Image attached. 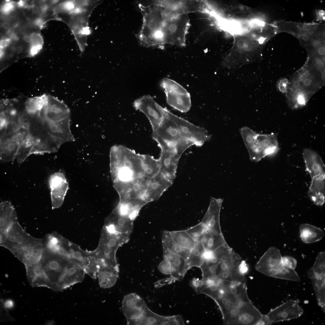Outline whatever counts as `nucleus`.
<instances>
[{
    "label": "nucleus",
    "mask_w": 325,
    "mask_h": 325,
    "mask_svg": "<svg viewBox=\"0 0 325 325\" xmlns=\"http://www.w3.org/2000/svg\"><path fill=\"white\" fill-rule=\"evenodd\" d=\"M47 280L48 288L60 291L81 282L84 269L70 259L44 250L39 263Z\"/></svg>",
    "instance_id": "f257e3e1"
},
{
    "label": "nucleus",
    "mask_w": 325,
    "mask_h": 325,
    "mask_svg": "<svg viewBox=\"0 0 325 325\" xmlns=\"http://www.w3.org/2000/svg\"><path fill=\"white\" fill-rule=\"evenodd\" d=\"M100 1H67L59 5L60 11H65L69 16L67 23L74 35L81 51L87 45V36L91 33L88 26L89 17L93 9L101 3Z\"/></svg>",
    "instance_id": "f03ea898"
},
{
    "label": "nucleus",
    "mask_w": 325,
    "mask_h": 325,
    "mask_svg": "<svg viewBox=\"0 0 325 325\" xmlns=\"http://www.w3.org/2000/svg\"><path fill=\"white\" fill-rule=\"evenodd\" d=\"M240 132L252 161L258 162L279 149L276 134H260L246 126L240 128Z\"/></svg>",
    "instance_id": "7ed1b4c3"
},
{
    "label": "nucleus",
    "mask_w": 325,
    "mask_h": 325,
    "mask_svg": "<svg viewBox=\"0 0 325 325\" xmlns=\"http://www.w3.org/2000/svg\"><path fill=\"white\" fill-rule=\"evenodd\" d=\"M282 257L278 249L271 247L261 258L256 265V268L267 276L299 281L300 277L295 270L288 268L282 264Z\"/></svg>",
    "instance_id": "20e7f679"
},
{
    "label": "nucleus",
    "mask_w": 325,
    "mask_h": 325,
    "mask_svg": "<svg viewBox=\"0 0 325 325\" xmlns=\"http://www.w3.org/2000/svg\"><path fill=\"white\" fill-rule=\"evenodd\" d=\"M167 110L164 108V116L158 127L153 132L152 137L161 150L175 152L176 143L182 137L176 125L168 116Z\"/></svg>",
    "instance_id": "39448f33"
},
{
    "label": "nucleus",
    "mask_w": 325,
    "mask_h": 325,
    "mask_svg": "<svg viewBox=\"0 0 325 325\" xmlns=\"http://www.w3.org/2000/svg\"><path fill=\"white\" fill-rule=\"evenodd\" d=\"M161 86L164 90L168 104L182 113L189 110L191 105L190 95L183 87L168 78L162 79Z\"/></svg>",
    "instance_id": "423d86ee"
},
{
    "label": "nucleus",
    "mask_w": 325,
    "mask_h": 325,
    "mask_svg": "<svg viewBox=\"0 0 325 325\" xmlns=\"http://www.w3.org/2000/svg\"><path fill=\"white\" fill-rule=\"evenodd\" d=\"M167 114L176 125L181 137L192 142L194 145L201 147L210 139V135L204 128L192 124L173 114L168 110Z\"/></svg>",
    "instance_id": "0eeeda50"
},
{
    "label": "nucleus",
    "mask_w": 325,
    "mask_h": 325,
    "mask_svg": "<svg viewBox=\"0 0 325 325\" xmlns=\"http://www.w3.org/2000/svg\"><path fill=\"white\" fill-rule=\"evenodd\" d=\"M122 310L128 323L138 324L149 310L144 300L135 293L125 296L122 302Z\"/></svg>",
    "instance_id": "6e6552de"
},
{
    "label": "nucleus",
    "mask_w": 325,
    "mask_h": 325,
    "mask_svg": "<svg viewBox=\"0 0 325 325\" xmlns=\"http://www.w3.org/2000/svg\"><path fill=\"white\" fill-rule=\"evenodd\" d=\"M133 106L136 110L145 114L150 122L153 132L155 131L164 116V108L158 104L150 95L144 96L136 100Z\"/></svg>",
    "instance_id": "1a4fd4ad"
},
{
    "label": "nucleus",
    "mask_w": 325,
    "mask_h": 325,
    "mask_svg": "<svg viewBox=\"0 0 325 325\" xmlns=\"http://www.w3.org/2000/svg\"><path fill=\"white\" fill-rule=\"evenodd\" d=\"M303 312L302 307L296 300L290 299L265 315L268 325L296 319Z\"/></svg>",
    "instance_id": "9d476101"
},
{
    "label": "nucleus",
    "mask_w": 325,
    "mask_h": 325,
    "mask_svg": "<svg viewBox=\"0 0 325 325\" xmlns=\"http://www.w3.org/2000/svg\"><path fill=\"white\" fill-rule=\"evenodd\" d=\"M263 314L250 302L244 303L225 321L226 325H259Z\"/></svg>",
    "instance_id": "9b49d317"
},
{
    "label": "nucleus",
    "mask_w": 325,
    "mask_h": 325,
    "mask_svg": "<svg viewBox=\"0 0 325 325\" xmlns=\"http://www.w3.org/2000/svg\"><path fill=\"white\" fill-rule=\"evenodd\" d=\"M0 242L17 244L29 248L41 243L42 239L33 237L27 233L20 224L18 221L14 224L4 234H0Z\"/></svg>",
    "instance_id": "f8f14e48"
},
{
    "label": "nucleus",
    "mask_w": 325,
    "mask_h": 325,
    "mask_svg": "<svg viewBox=\"0 0 325 325\" xmlns=\"http://www.w3.org/2000/svg\"><path fill=\"white\" fill-rule=\"evenodd\" d=\"M180 157L174 152L161 150L158 159L160 172L172 183L176 177Z\"/></svg>",
    "instance_id": "ddd939ff"
},
{
    "label": "nucleus",
    "mask_w": 325,
    "mask_h": 325,
    "mask_svg": "<svg viewBox=\"0 0 325 325\" xmlns=\"http://www.w3.org/2000/svg\"><path fill=\"white\" fill-rule=\"evenodd\" d=\"M66 105L54 97L48 94L45 118L52 122L61 121L65 119L68 115Z\"/></svg>",
    "instance_id": "4468645a"
},
{
    "label": "nucleus",
    "mask_w": 325,
    "mask_h": 325,
    "mask_svg": "<svg viewBox=\"0 0 325 325\" xmlns=\"http://www.w3.org/2000/svg\"><path fill=\"white\" fill-rule=\"evenodd\" d=\"M303 156L306 169L311 178L325 175V165L321 157L316 152L305 149L303 151Z\"/></svg>",
    "instance_id": "2eb2a0df"
},
{
    "label": "nucleus",
    "mask_w": 325,
    "mask_h": 325,
    "mask_svg": "<svg viewBox=\"0 0 325 325\" xmlns=\"http://www.w3.org/2000/svg\"><path fill=\"white\" fill-rule=\"evenodd\" d=\"M18 221L14 207L8 201L0 204V234L6 233L11 227Z\"/></svg>",
    "instance_id": "dca6fc26"
},
{
    "label": "nucleus",
    "mask_w": 325,
    "mask_h": 325,
    "mask_svg": "<svg viewBox=\"0 0 325 325\" xmlns=\"http://www.w3.org/2000/svg\"><path fill=\"white\" fill-rule=\"evenodd\" d=\"M308 195L317 206H321L325 201V175L314 177L311 178Z\"/></svg>",
    "instance_id": "f3484780"
},
{
    "label": "nucleus",
    "mask_w": 325,
    "mask_h": 325,
    "mask_svg": "<svg viewBox=\"0 0 325 325\" xmlns=\"http://www.w3.org/2000/svg\"><path fill=\"white\" fill-rule=\"evenodd\" d=\"M223 200L211 197L207 211L201 222L205 226L211 229L219 226V216Z\"/></svg>",
    "instance_id": "a211bd4d"
},
{
    "label": "nucleus",
    "mask_w": 325,
    "mask_h": 325,
    "mask_svg": "<svg viewBox=\"0 0 325 325\" xmlns=\"http://www.w3.org/2000/svg\"><path fill=\"white\" fill-rule=\"evenodd\" d=\"M166 251L165 260L170 262L172 267L171 277L175 280L182 279L186 272V260L183 257L172 253L167 249Z\"/></svg>",
    "instance_id": "6ab92c4d"
},
{
    "label": "nucleus",
    "mask_w": 325,
    "mask_h": 325,
    "mask_svg": "<svg viewBox=\"0 0 325 325\" xmlns=\"http://www.w3.org/2000/svg\"><path fill=\"white\" fill-rule=\"evenodd\" d=\"M28 280L33 287L48 288V283L39 264L25 265Z\"/></svg>",
    "instance_id": "aec40b11"
},
{
    "label": "nucleus",
    "mask_w": 325,
    "mask_h": 325,
    "mask_svg": "<svg viewBox=\"0 0 325 325\" xmlns=\"http://www.w3.org/2000/svg\"><path fill=\"white\" fill-rule=\"evenodd\" d=\"M16 141L7 137L0 138V161L5 163L13 161L20 147Z\"/></svg>",
    "instance_id": "412c9836"
},
{
    "label": "nucleus",
    "mask_w": 325,
    "mask_h": 325,
    "mask_svg": "<svg viewBox=\"0 0 325 325\" xmlns=\"http://www.w3.org/2000/svg\"><path fill=\"white\" fill-rule=\"evenodd\" d=\"M300 237L304 243H310L319 241L324 235V232L319 228L308 224L300 226Z\"/></svg>",
    "instance_id": "4be33fe9"
},
{
    "label": "nucleus",
    "mask_w": 325,
    "mask_h": 325,
    "mask_svg": "<svg viewBox=\"0 0 325 325\" xmlns=\"http://www.w3.org/2000/svg\"><path fill=\"white\" fill-rule=\"evenodd\" d=\"M205 251L202 242H197L194 247L191 250L189 256L186 259V272L192 267H200L202 263L203 255Z\"/></svg>",
    "instance_id": "5701e85b"
},
{
    "label": "nucleus",
    "mask_w": 325,
    "mask_h": 325,
    "mask_svg": "<svg viewBox=\"0 0 325 325\" xmlns=\"http://www.w3.org/2000/svg\"><path fill=\"white\" fill-rule=\"evenodd\" d=\"M221 239L219 233L206 229L201 242L205 250L213 251L220 245Z\"/></svg>",
    "instance_id": "b1692460"
},
{
    "label": "nucleus",
    "mask_w": 325,
    "mask_h": 325,
    "mask_svg": "<svg viewBox=\"0 0 325 325\" xmlns=\"http://www.w3.org/2000/svg\"><path fill=\"white\" fill-rule=\"evenodd\" d=\"M169 233L174 241L185 248L192 250L197 242L192 238L186 230L173 231Z\"/></svg>",
    "instance_id": "393cba45"
},
{
    "label": "nucleus",
    "mask_w": 325,
    "mask_h": 325,
    "mask_svg": "<svg viewBox=\"0 0 325 325\" xmlns=\"http://www.w3.org/2000/svg\"><path fill=\"white\" fill-rule=\"evenodd\" d=\"M0 245L1 246L9 250L24 265L26 263L29 248L17 244L6 242H0Z\"/></svg>",
    "instance_id": "a878e982"
},
{
    "label": "nucleus",
    "mask_w": 325,
    "mask_h": 325,
    "mask_svg": "<svg viewBox=\"0 0 325 325\" xmlns=\"http://www.w3.org/2000/svg\"><path fill=\"white\" fill-rule=\"evenodd\" d=\"M44 250V240L42 242L29 248L27 262L24 265L39 264L42 257Z\"/></svg>",
    "instance_id": "bb28decb"
},
{
    "label": "nucleus",
    "mask_w": 325,
    "mask_h": 325,
    "mask_svg": "<svg viewBox=\"0 0 325 325\" xmlns=\"http://www.w3.org/2000/svg\"><path fill=\"white\" fill-rule=\"evenodd\" d=\"M165 237L167 249L172 253L186 259L189 255L191 250L183 247L175 243L171 237L170 233L167 234Z\"/></svg>",
    "instance_id": "cd10ccee"
},
{
    "label": "nucleus",
    "mask_w": 325,
    "mask_h": 325,
    "mask_svg": "<svg viewBox=\"0 0 325 325\" xmlns=\"http://www.w3.org/2000/svg\"><path fill=\"white\" fill-rule=\"evenodd\" d=\"M118 274L106 271H99L98 276L100 286L103 288L112 287L116 283Z\"/></svg>",
    "instance_id": "c85d7f7f"
},
{
    "label": "nucleus",
    "mask_w": 325,
    "mask_h": 325,
    "mask_svg": "<svg viewBox=\"0 0 325 325\" xmlns=\"http://www.w3.org/2000/svg\"><path fill=\"white\" fill-rule=\"evenodd\" d=\"M31 41L29 55L33 57L36 55L41 49L43 40L41 35L39 33L34 32L30 36Z\"/></svg>",
    "instance_id": "c756f323"
},
{
    "label": "nucleus",
    "mask_w": 325,
    "mask_h": 325,
    "mask_svg": "<svg viewBox=\"0 0 325 325\" xmlns=\"http://www.w3.org/2000/svg\"><path fill=\"white\" fill-rule=\"evenodd\" d=\"M206 228L201 222L187 230L186 231L196 242L201 241Z\"/></svg>",
    "instance_id": "7c9ffc66"
},
{
    "label": "nucleus",
    "mask_w": 325,
    "mask_h": 325,
    "mask_svg": "<svg viewBox=\"0 0 325 325\" xmlns=\"http://www.w3.org/2000/svg\"><path fill=\"white\" fill-rule=\"evenodd\" d=\"M0 321H13L14 319L9 314L3 299L0 300Z\"/></svg>",
    "instance_id": "2f4dec72"
},
{
    "label": "nucleus",
    "mask_w": 325,
    "mask_h": 325,
    "mask_svg": "<svg viewBox=\"0 0 325 325\" xmlns=\"http://www.w3.org/2000/svg\"><path fill=\"white\" fill-rule=\"evenodd\" d=\"M281 262L284 266L289 269L295 270L297 266V260L291 256L282 257Z\"/></svg>",
    "instance_id": "473e14b6"
},
{
    "label": "nucleus",
    "mask_w": 325,
    "mask_h": 325,
    "mask_svg": "<svg viewBox=\"0 0 325 325\" xmlns=\"http://www.w3.org/2000/svg\"><path fill=\"white\" fill-rule=\"evenodd\" d=\"M159 268L162 273L166 274H171L172 267L170 262L166 260L162 262L159 265Z\"/></svg>",
    "instance_id": "72a5a7b5"
},
{
    "label": "nucleus",
    "mask_w": 325,
    "mask_h": 325,
    "mask_svg": "<svg viewBox=\"0 0 325 325\" xmlns=\"http://www.w3.org/2000/svg\"><path fill=\"white\" fill-rule=\"evenodd\" d=\"M288 81L286 78H282L278 81L277 84V88L279 91L283 93L287 91Z\"/></svg>",
    "instance_id": "f704fd0d"
},
{
    "label": "nucleus",
    "mask_w": 325,
    "mask_h": 325,
    "mask_svg": "<svg viewBox=\"0 0 325 325\" xmlns=\"http://www.w3.org/2000/svg\"><path fill=\"white\" fill-rule=\"evenodd\" d=\"M7 2H8L4 4L1 9L2 11L6 14H8L10 11L14 9V7L13 2L9 1Z\"/></svg>",
    "instance_id": "c9c22d12"
},
{
    "label": "nucleus",
    "mask_w": 325,
    "mask_h": 325,
    "mask_svg": "<svg viewBox=\"0 0 325 325\" xmlns=\"http://www.w3.org/2000/svg\"><path fill=\"white\" fill-rule=\"evenodd\" d=\"M11 42V39H6L2 40L0 42V49H4L8 46Z\"/></svg>",
    "instance_id": "e433bc0d"
},
{
    "label": "nucleus",
    "mask_w": 325,
    "mask_h": 325,
    "mask_svg": "<svg viewBox=\"0 0 325 325\" xmlns=\"http://www.w3.org/2000/svg\"><path fill=\"white\" fill-rule=\"evenodd\" d=\"M116 243V240L113 238H110L109 240H107V244L111 247L115 246Z\"/></svg>",
    "instance_id": "4c0bfd02"
},
{
    "label": "nucleus",
    "mask_w": 325,
    "mask_h": 325,
    "mask_svg": "<svg viewBox=\"0 0 325 325\" xmlns=\"http://www.w3.org/2000/svg\"><path fill=\"white\" fill-rule=\"evenodd\" d=\"M35 23L37 26L41 28L43 26L44 23L41 18H39L35 20Z\"/></svg>",
    "instance_id": "58836bf2"
},
{
    "label": "nucleus",
    "mask_w": 325,
    "mask_h": 325,
    "mask_svg": "<svg viewBox=\"0 0 325 325\" xmlns=\"http://www.w3.org/2000/svg\"><path fill=\"white\" fill-rule=\"evenodd\" d=\"M5 304L6 308H11L14 305L13 302L10 299L7 300L5 302Z\"/></svg>",
    "instance_id": "ea45409f"
},
{
    "label": "nucleus",
    "mask_w": 325,
    "mask_h": 325,
    "mask_svg": "<svg viewBox=\"0 0 325 325\" xmlns=\"http://www.w3.org/2000/svg\"><path fill=\"white\" fill-rule=\"evenodd\" d=\"M8 14L11 17H14L17 15V13L15 10L13 9L10 11Z\"/></svg>",
    "instance_id": "a19ab883"
},
{
    "label": "nucleus",
    "mask_w": 325,
    "mask_h": 325,
    "mask_svg": "<svg viewBox=\"0 0 325 325\" xmlns=\"http://www.w3.org/2000/svg\"><path fill=\"white\" fill-rule=\"evenodd\" d=\"M39 8L37 5H33L32 7V12L34 13H37L39 10Z\"/></svg>",
    "instance_id": "79ce46f5"
},
{
    "label": "nucleus",
    "mask_w": 325,
    "mask_h": 325,
    "mask_svg": "<svg viewBox=\"0 0 325 325\" xmlns=\"http://www.w3.org/2000/svg\"><path fill=\"white\" fill-rule=\"evenodd\" d=\"M24 40L27 42L30 43L31 41V39L30 36H25L24 37Z\"/></svg>",
    "instance_id": "37998d69"
},
{
    "label": "nucleus",
    "mask_w": 325,
    "mask_h": 325,
    "mask_svg": "<svg viewBox=\"0 0 325 325\" xmlns=\"http://www.w3.org/2000/svg\"><path fill=\"white\" fill-rule=\"evenodd\" d=\"M118 224L120 225L123 224L125 223V220L123 218H120L118 220Z\"/></svg>",
    "instance_id": "c03bdc74"
},
{
    "label": "nucleus",
    "mask_w": 325,
    "mask_h": 325,
    "mask_svg": "<svg viewBox=\"0 0 325 325\" xmlns=\"http://www.w3.org/2000/svg\"><path fill=\"white\" fill-rule=\"evenodd\" d=\"M140 185L138 184L134 185L132 187L133 190L135 191H137L140 189Z\"/></svg>",
    "instance_id": "a18cd8bd"
},
{
    "label": "nucleus",
    "mask_w": 325,
    "mask_h": 325,
    "mask_svg": "<svg viewBox=\"0 0 325 325\" xmlns=\"http://www.w3.org/2000/svg\"><path fill=\"white\" fill-rule=\"evenodd\" d=\"M139 181L138 179L137 178H135L132 180V183L133 184L135 185L138 184Z\"/></svg>",
    "instance_id": "49530a36"
},
{
    "label": "nucleus",
    "mask_w": 325,
    "mask_h": 325,
    "mask_svg": "<svg viewBox=\"0 0 325 325\" xmlns=\"http://www.w3.org/2000/svg\"><path fill=\"white\" fill-rule=\"evenodd\" d=\"M127 208L129 210L132 209L133 207V205L131 203H128L126 205Z\"/></svg>",
    "instance_id": "de8ad7c7"
},
{
    "label": "nucleus",
    "mask_w": 325,
    "mask_h": 325,
    "mask_svg": "<svg viewBox=\"0 0 325 325\" xmlns=\"http://www.w3.org/2000/svg\"><path fill=\"white\" fill-rule=\"evenodd\" d=\"M3 26L5 28L8 29L9 27L10 26V24L9 23L7 22H5L3 23Z\"/></svg>",
    "instance_id": "09e8293b"
},
{
    "label": "nucleus",
    "mask_w": 325,
    "mask_h": 325,
    "mask_svg": "<svg viewBox=\"0 0 325 325\" xmlns=\"http://www.w3.org/2000/svg\"><path fill=\"white\" fill-rule=\"evenodd\" d=\"M24 4V2L21 0L20 1L17 3L18 5L20 7L23 6Z\"/></svg>",
    "instance_id": "8fccbe9b"
},
{
    "label": "nucleus",
    "mask_w": 325,
    "mask_h": 325,
    "mask_svg": "<svg viewBox=\"0 0 325 325\" xmlns=\"http://www.w3.org/2000/svg\"><path fill=\"white\" fill-rule=\"evenodd\" d=\"M126 209L124 208H123L121 209V212L123 213H124L126 212Z\"/></svg>",
    "instance_id": "3c124183"
}]
</instances>
